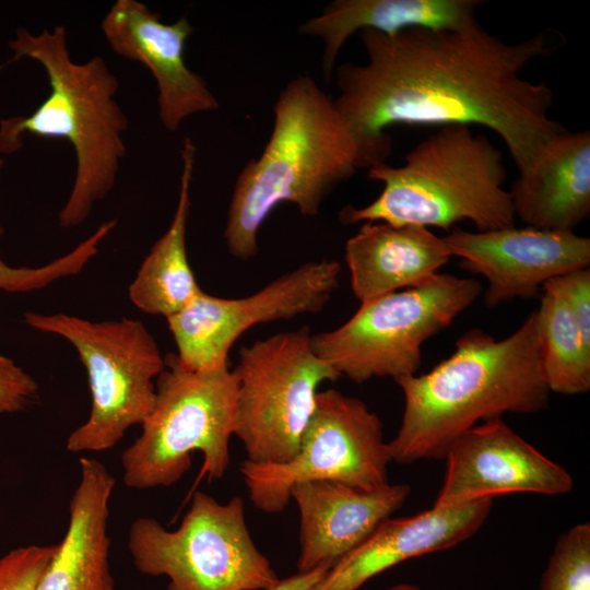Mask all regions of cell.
Here are the masks:
<instances>
[{
    "mask_svg": "<svg viewBox=\"0 0 590 590\" xmlns=\"http://www.w3.org/2000/svg\"><path fill=\"white\" fill-rule=\"evenodd\" d=\"M481 292L476 279L438 273L417 286L361 303L340 327L311 334V346L340 377L357 384L415 375L423 344L447 329Z\"/></svg>",
    "mask_w": 590,
    "mask_h": 590,
    "instance_id": "ba28073f",
    "label": "cell"
},
{
    "mask_svg": "<svg viewBox=\"0 0 590 590\" xmlns=\"http://www.w3.org/2000/svg\"><path fill=\"white\" fill-rule=\"evenodd\" d=\"M491 498L432 507L411 517L387 518L357 547L333 564L310 590H358L378 574L413 557L450 548L487 519Z\"/></svg>",
    "mask_w": 590,
    "mask_h": 590,
    "instance_id": "e0dca14e",
    "label": "cell"
},
{
    "mask_svg": "<svg viewBox=\"0 0 590 590\" xmlns=\"http://www.w3.org/2000/svg\"><path fill=\"white\" fill-rule=\"evenodd\" d=\"M273 114L271 135L240 170L227 211L223 237L239 260L257 256L258 233L276 206L288 202L316 216L337 186L373 165L333 98L309 74L285 85Z\"/></svg>",
    "mask_w": 590,
    "mask_h": 590,
    "instance_id": "3957f363",
    "label": "cell"
},
{
    "mask_svg": "<svg viewBox=\"0 0 590 590\" xmlns=\"http://www.w3.org/2000/svg\"><path fill=\"white\" fill-rule=\"evenodd\" d=\"M387 590H422V589L411 583H399V585H394L390 587Z\"/></svg>",
    "mask_w": 590,
    "mask_h": 590,
    "instance_id": "f546056e",
    "label": "cell"
},
{
    "mask_svg": "<svg viewBox=\"0 0 590 590\" xmlns=\"http://www.w3.org/2000/svg\"><path fill=\"white\" fill-rule=\"evenodd\" d=\"M335 260L306 262L258 292L222 298L203 291L166 318L177 346L176 358L189 371L229 368V350L249 328L321 311L339 287Z\"/></svg>",
    "mask_w": 590,
    "mask_h": 590,
    "instance_id": "7c38bea8",
    "label": "cell"
},
{
    "mask_svg": "<svg viewBox=\"0 0 590 590\" xmlns=\"http://www.w3.org/2000/svg\"><path fill=\"white\" fill-rule=\"evenodd\" d=\"M182 144L180 190L173 220L142 261L128 288L129 298L138 309L165 318L181 310L202 292L186 248L196 146L190 138Z\"/></svg>",
    "mask_w": 590,
    "mask_h": 590,
    "instance_id": "7402d4cb",
    "label": "cell"
},
{
    "mask_svg": "<svg viewBox=\"0 0 590 590\" xmlns=\"http://www.w3.org/2000/svg\"><path fill=\"white\" fill-rule=\"evenodd\" d=\"M101 27L116 55L151 71L158 88L160 120L166 130L177 131L190 116L220 108L205 81L185 62L186 42L193 32L187 17L166 24L145 4L118 0Z\"/></svg>",
    "mask_w": 590,
    "mask_h": 590,
    "instance_id": "9a60e30c",
    "label": "cell"
},
{
    "mask_svg": "<svg viewBox=\"0 0 590 590\" xmlns=\"http://www.w3.org/2000/svg\"><path fill=\"white\" fill-rule=\"evenodd\" d=\"M442 238L463 270L486 280L487 307L534 297L551 279L590 266V239L574 232L453 227Z\"/></svg>",
    "mask_w": 590,
    "mask_h": 590,
    "instance_id": "4fadbf2b",
    "label": "cell"
},
{
    "mask_svg": "<svg viewBox=\"0 0 590 590\" xmlns=\"http://www.w3.org/2000/svg\"><path fill=\"white\" fill-rule=\"evenodd\" d=\"M410 492L406 484L390 483L375 491L329 480L293 485L290 497L300 518L298 571L335 564L397 511Z\"/></svg>",
    "mask_w": 590,
    "mask_h": 590,
    "instance_id": "2e32d148",
    "label": "cell"
},
{
    "mask_svg": "<svg viewBox=\"0 0 590 590\" xmlns=\"http://www.w3.org/2000/svg\"><path fill=\"white\" fill-rule=\"evenodd\" d=\"M455 346L432 370L394 380L404 410L397 435L388 441L392 461L444 459L452 442L481 422L548 405L535 310L504 339L471 329Z\"/></svg>",
    "mask_w": 590,
    "mask_h": 590,
    "instance_id": "7a4b0ae2",
    "label": "cell"
},
{
    "mask_svg": "<svg viewBox=\"0 0 590 590\" xmlns=\"http://www.w3.org/2000/svg\"><path fill=\"white\" fill-rule=\"evenodd\" d=\"M3 161L0 158V170ZM116 220L103 223L90 237L67 255L39 268H13L0 258V290L8 293H25L46 287L50 283L79 273L97 253L102 240L115 228ZM3 228L0 226V236Z\"/></svg>",
    "mask_w": 590,
    "mask_h": 590,
    "instance_id": "cb8c5ba5",
    "label": "cell"
},
{
    "mask_svg": "<svg viewBox=\"0 0 590 590\" xmlns=\"http://www.w3.org/2000/svg\"><path fill=\"white\" fill-rule=\"evenodd\" d=\"M392 462L382 423L362 400L335 389L319 391L297 452L284 463L240 464L249 499L259 510L285 509L296 483L329 480L375 491L389 484Z\"/></svg>",
    "mask_w": 590,
    "mask_h": 590,
    "instance_id": "8fae6325",
    "label": "cell"
},
{
    "mask_svg": "<svg viewBox=\"0 0 590 590\" xmlns=\"http://www.w3.org/2000/svg\"><path fill=\"white\" fill-rule=\"evenodd\" d=\"M509 192L516 217L528 227L574 232L590 214V132L556 135Z\"/></svg>",
    "mask_w": 590,
    "mask_h": 590,
    "instance_id": "d6986e66",
    "label": "cell"
},
{
    "mask_svg": "<svg viewBox=\"0 0 590 590\" xmlns=\"http://www.w3.org/2000/svg\"><path fill=\"white\" fill-rule=\"evenodd\" d=\"M38 396V385L14 361L0 352V414L28 408Z\"/></svg>",
    "mask_w": 590,
    "mask_h": 590,
    "instance_id": "83f0119b",
    "label": "cell"
},
{
    "mask_svg": "<svg viewBox=\"0 0 590 590\" xmlns=\"http://www.w3.org/2000/svg\"><path fill=\"white\" fill-rule=\"evenodd\" d=\"M446 472L433 507L456 506L509 493L562 495L569 472L515 433L502 418L459 436L445 458Z\"/></svg>",
    "mask_w": 590,
    "mask_h": 590,
    "instance_id": "5bb4252c",
    "label": "cell"
},
{
    "mask_svg": "<svg viewBox=\"0 0 590 590\" xmlns=\"http://www.w3.org/2000/svg\"><path fill=\"white\" fill-rule=\"evenodd\" d=\"M234 435L255 463H284L297 452L319 386L340 375L312 350L307 327L239 350Z\"/></svg>",
    "mask_w": 590,
    "mask_h": 590,
    "instance_id": "30bf717a",
    "label": "cell"
},
{
    "mask_svg": "<svg viewBox=\"0 0 590 590\" xmlns=\"http://www.w3.org/2000/svg\"><path fill=\"white\" fill-rule=\"evenodd\" d=\"M24 322L70 342L86 369L91 410L69 435L68 451L108 450L129 428L145 421L155 403V382L165 357L140 320L90 321L62 312L28 311Z\"/></svg>",
    "mask_w": 590,
    "mask_h": 590,
    "instance_id": "52a82bcc",
    "label": "cell"
},
{
    "mask_svg": "<svg viewBox=\"0 0 590 590\" xmlns=\"http://www.w3.org/2000/svg\"><path fill=\"white\" fill-rule=\"evenodd\" d=\"M367 169L382 190L364 206L345 205L338 214L344 225L384 222L448 231L467 220L477 231L515 226L503 154L470 127H440L404 156L402 166L380 162Z\"/></svg>",
    "mask_w": 590,
    "mask_h": 590,
    "instance_id": "5b68a950",
    "label": "cell"
},
{
    "mask_svg": "<svg viewBox=\"0 0 590 590\" xmlns=\"http://www.w3.org/2000/svg\"><path fill=\"white\" fill-rule=\"evenodd\" d=\"M79 464L67 531L36 590H114L108 518L116 481L94 458L81 457Z\"/></svg>",
    "mask_w": 590,
    "mask_h": 590,
    "instance_id": "ac0fdd59",
    "label": "cell"
},
{
    "mask_svg": "<svg viewBox=\"0 0 590 590\" xmlns=\"http://www.w3.org/2000/svg\"><path fill=\"white\" fill-rule=\"evenodd\" d=\"M155 385V403L141 434L121 455L123 484L141 491L170 486L190 469L194 451L203 456L200 477L222 479L235 432L234 370L189 371L167 354Z\"/></svg>",
    "mask_w": 590,
    "mask_h": 590,
    "instance_id": "8992f818",
    "label": "cell"
},
{
    "mask_svg": "<svg viewBox=\"0 0 590 590\" xmlns=\"http://www.w3.org/2000/svg\"><path fill=\"white\" fill-rule=\"evenodd\" d=\"M539 590H590V524L573 526L558 538Z\"/></svg>",
    "mask_w": 590,
    "mask_h": 590,
    "instance_id": "d4e9b609",
    "label": "cell"
},
{
    "mask_svg": "<svg viewBox=\"0 0 590 590\" xmlns=\"http://www.w3.org/2000/svg\"><path fill=\"white\" fill-rule=\"evenodd\" d=\"M9 46L14 51L11 61L27 57L42 64L50 92L30 116L0 120V153L21 150L26 133L67 140L76 168L58 220L63 228L79 226L113 190L126 155L122 134L128 118L115 98L119 82L99 56L84 63L72 61L61 25L38 35L19 28Z\"/></svg>",
    "mask_w": 590,
    "mask_h": 590,
    "instance_id": "277c9868",
    "label": "cell"
},
{
    "mask_svg": "<svg viewBox=\"0 0 590 590\" xmlns=\"http://www.w3.org/2000/svg\"><path fill=\"white\" fill-rule=\"evenodd\" d=\"M57 544L27 545L0 557V590H36Z\"/></svg>",
    "mask_w": 590,
    "mask_h": 590,
    "instance_id": "484cf974",
    "label": "cell"
},
{
    "mask_svg": "<svg viewBox=\"0 0 590 590\" xmlns=\"http://www.w3.org/2000/svg\"><path fill=\"white\" fill-rule=\"evenodd\" d=\"M451 257L442 237L417 225L364 222L345 244L351 287L361 303L426 282Z\"/></svg>",
    "mask_w": 590,
    "mask_h": 590,
    "instance_id": "ffe728a7",
    "label": "cell"
},
{
    "mask_svg": "<svg viewBox=\"0 0 590 590\" xmlns=\"http://www.w3.org/2000/svg\"><path fill=\"white\" fill-rule=\"evenodd\" d=\"M366 63L337 69L335 108L371 160L391 151L393 125L485 127L505 143L519 173L564 132L550 110L553 92L522 76L550 55L544 33L507 43L476 21L458 30L359 32Z\"/></svg>",
    "mask_w": 590,
    "mask_h": 590,
    "instance_id": "6da1fadb",
    "label": "cell"
},
{
    "mask_svg": "<svg viewBox=\"0 0 590 590\" xmlns=\"http://www.w3.org/2000/svg\"><path fill=\"white\" fill-rule=\"evenodd\" d=\"M543 288L558 293L567 302L583 340L590 345V269L580 268L558 275Z\"/></svg>",
    "mask_w": 590,
    "mask_h": 590,
    "instance_id": "4316f807",
    "label": "cell"
},
{
    "mask_svg": "<svg viewBox=\"0 0 590 590\" xmlns=\"http://www.w3.org/2000/svg\"><path fill=\"white\" fill-rule=\"evenodd\" d=\"M480 0H335L304 22L298 32L323 42L322 68L329 81L345 42L371 30L393 35L414 27L458 30L476 22Z\"/></svg>",
    "mask_w": 590,
    "mask_h": 590,
    "instance_id": "44dd1931",
    "label": "cell"
},
{
    "mask_svg": "<svg viewBox=\"0 0 590 590\" xmlns=\"http://www.w3.org/2000/svg\"><path fill=\"white\" fill-rule=\"evenodd\" d=\"M331 567L323 564L309 571H298L290 577L279 579V581L267 590H310Z\"/></svg>",
    "mask_w": 590,
    "mask_h": 590,
    "instance_id": "f1b7e54d",
    "label": "cell"
},
{
    "mask_svg": "<svg viewBox=\"0 0 590 590\" xmlns=\"http://www.w3.org/2000/svg\"><path fill=\"white\" fill-rule=\"evenodd\" d=\"M536 312L539 355L551 392L580 394L590 390V345L567 302L543 288Z\"/></svg>",
    "mask_w": 590,
    "mask_h": 590,
    "instance_id": "603a6c76",
    "label": "cell"
},
{
    "mask_svg": "<svg viewBox=\"0 0 590 590\" xmlns=\"http://www.w3.org/2000/svg\"><path fill=\"white\" fill-rule=\"evenodd\" d=\"M128 548L140 573L168 579L167 590H267L280 579L249 533L239 496L221 504L194 492L175 530L138 518Z\"/></svg>",
    "mask_w": 590,
    "mask_h": 590,
    "instance_id": "9c48e42d",
    "label": "cell"
}]
</instances>
